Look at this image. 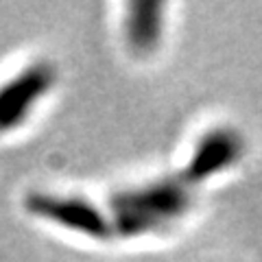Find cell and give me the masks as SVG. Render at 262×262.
I'll use <instances>...</instances> for the list:
<instances>
[{"instance_id":"cell-4","label":"cell","mask_w":262,"mask_h":262,"mask_svg":"<svg viewBox=\"0 0 262 262\" xmlns=\"http://www.w3.org/2000/svg\"><path fill=\"white\" fill-rule=\"evenodd\" d=\"M247 155V140L232 125H216L196 138L182 177L192 188L238 166Z\"/></svg>"},{"instance_id":"cell-2","label":"cell","mask_w":262,"mask_h":262,"mask_svg":"<svg viewBox=\"0 0 262 262\" xmlns=\"http://www.w3.org/2000/svg\"><path fill=\"white\" fill-rule=\"evenodd\" d=\"M24 210L37 221L61 227L83 238L103 243L114 238V227L107 210L96 206L88 196L51 190H31L24 196Z\"/></svg>"},{"instance_id":"cell-3","label":"cell","mask_w":262,"mask_h":262,"mask_svg":"<svg viewBox=\"0 0 262 262\" xmlns=\"http://www.w3.org/2000/svg\"><path fill=\"white\" fill-rule=\"evenodd\" d=\"M57 81V66L48 59H37L0 83V134L20 129L35 114L39 103L53 94Z\"/></svg>"},{"instance_id":"cell-1","label":"cell","mask_w":262,"mask_h":262,"mask_svg":"<svg viewBox=\"0 0 262 262\" xmlns=\"http://www.w3.org/2000/svg\"><path fill=\"white\" fill-rule=\"evenodd\" d=\"M194 206V190L182 175H164L110 196L114 236L142 238L175 227Z\"/></svg>"},{"instance_id":"cell-5","label":"cell","mask_w":262,"mask_h":262,"mask_svg":"<svg viewBox=\"0 0 262 262\" xmlns=\"http://www.w3.org/2000/svg\"><path fill=\"white\" fill-rule=\"evenodd\" d=\"M166 29V5L153 0H136L125 11V39L138 55H149L160 48Z\"/></svg>"}]
</instances>
